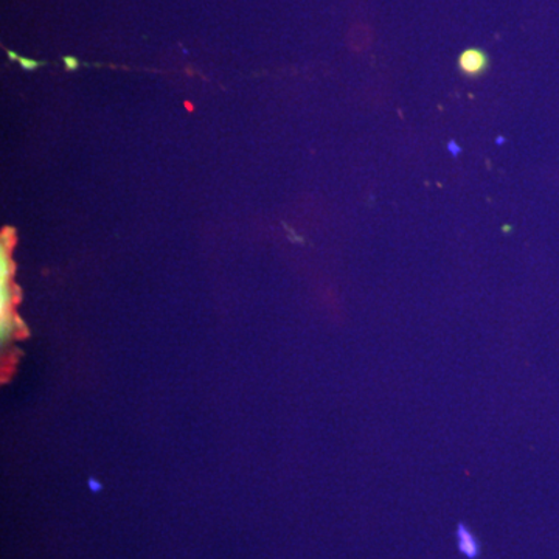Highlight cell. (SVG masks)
Instances as JSON below:
<instances>
[{
    "label": "cell",
    "instance_id": "cell-3",
    "mask_svg": "<svg viewBox=\"0 0 559 559\" xmlns=\"http://www.w3.org/2000/svg\"><path fill=\"white\" fill-rule=\"evenodd\" d=\"M9 57L11 58V60L20 61L22 68H24L25 70H33V69L38 68V66H39V62L32 61V60H25V58L16 57V55L11 53V51H9Z\"/></svg>",
    "mask_w": 559,
    "mask_h": 559
},
{
    "label": "cell",
    "instance_id": "cell-4",
    "mask_svg": "<svg viewBox=\"0 0 559 559\" xmlns=\"http://www.w3.org/2000/svg\"><path fill=\"white\" fill-rule=\"evenodd\" d=\"M66 61V68L69 70H76L79 69L80 62L75 60V58H64Z\"/></svg>",
    "mask_w": 559,
    "mask_h": 559
},
{
    "label": "cell",
    "instance_id": "cell-1",
    "mask_svg": "<svg viewBox=\"0 0 559 559\" xmlns=\"http://www.w3.org/2000/svg\"><path fill=\"white\" fill-rule=\"evenodd\" d=\"M488 68V57L484 50L480 49H466L459 57V69L463 75L469 79L480 76Z\"/></svg>",
    "mask_w": 559,
    "mask_h": 559
},
{
    "label": "cell",
    "instance_id": "cell-2",
    "mask_svg": "<svg viewBox=\"0 0 559 559\" xmlns=\"http://www.w3.org/2000/svg\"><path fill=\"white\" fill-rule=\"evenodd\" d=\"M457 539L459 549L465 557L474 559L479 555V544H477V540L471 535L469 530L463 527V525H460L457 530Z\"/></svg>",
    "mask_w": 559,
    "mask_h": 559
},
{
    "label": "cell",
    "instance_id": "cell-5",
    "mask_svg": "<svg viewBox=\"0 0 559 559\" xmlns=\"http://www.w3.org/2000/svg\"><path fill=\"white\" fill-rule=\"evenodd\" d=\"M450 151L452 154H454V156H457L460 153V148L457 145H455V143H450Z\"/></svg>",
    "mask_w": 559,
    "mask_h": 559
}]
</instances>
